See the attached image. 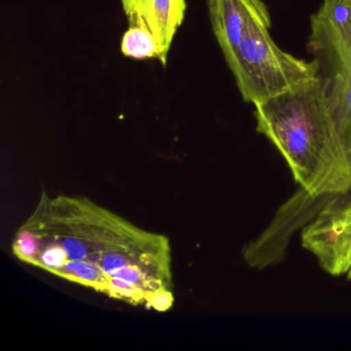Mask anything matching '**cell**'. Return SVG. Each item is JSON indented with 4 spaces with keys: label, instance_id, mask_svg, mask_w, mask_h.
Instances as JSON below:
<instances>
[{
    "label": "cell",
    "instance_id": "9",
    "mask_svg": "<svg viewBox=\"0 0 351 351\" xmlns=\"http://www.w3.org/2000/svg\"><path fill=\"white\" fill-rule=\"evenodd\" d=\"M121 51L127 58L135 60L159 58V48L155 38L147 30L129 26L121 40Z\"/></svg>",
    "mask_w": 351,
    "mask_h": 351
},
{
    "label": "cell",
    "instance_id": "4",
    "mask_svg": "<svg viewBox=\"0 0 351 351\" xmlns=\"http://www.w3.org/2000/svg\"><path fill=\"white\" fill-rule=\"evenodd\" d=\"M301 241L324 272L351 280V190L322 205L302 230Z\"/></svg>",
    "mask_w": 351,
    "mask_h": 351
},
{
    "label": "cell",
    "instance_id": "2",
    "mask_svg": "<svg viewBox=\"0 0 351 351\" xmlns=\"http://www.w3.org/2000/svg\"><path fill=\"white\" fill-rule=\"evenodd\" d=\"M256 131L316 200L351 190V163L332 124L319 75L254 104Z\"/></svg>",
    "mask_w": 351,
    "mask_h": 351
},
{
    "label": "cell",
    "instance_id": "3",
    "mask_svg": "<svg viewBox=\"0 0 351 351\" xmlns=\"http://www.w3.org/2000/svg\"><path fill=\"white\" fill-rule=\"evenodd\" d=\"M270 16L252 24L233 53L226 58L244 101L256 104L319 73L315 60L298 59L271 38Z\"/></svg>",
    "mask_w": 351,
    "mask_h": 351
},
{
    "label": "cell",
    "instance_id": "7",
    "mask_svg": "<svg viewBox=\"0 0 351 351\" xmlns=\"http://www.w3.org/2000/svg\"><path fill=\"white\" fill-rule=\"evenodd\" d=\"M213 34L225 59L241 42L254 22L270 16L262 0H208Z\"/></svg>",
    "mask_w": 351,
    "mask_h": 351
},
{
    "label": "cell",
    "instance_id": "1",
    "mask_svg": "<svg viewBox=\"0 0 351 351\" xmlns=\"http://www.w3.org/2000/svg\"><path fill=\"white\" fill-rule=\"evenodd\" d=\"M12 250L21 262L112 299L159 312L173 306L168 237L85 197L43 193Z\"/></svg>",
    "mask_w": 351,
    "mask_h": 351
},
{
    "label": "cell",
    "instance_id": "6",
    "mask_svg": "<svg viewBox=\"0 0 351 351\" xmlns=\"http://www.w3.org/2000/svg\"><path fill=\"white\" fill-rule=\"evenodd\" d=\"M129 25L147 30L159 48L158 60L167 64L168 53L186 15V0H121Z\"/></svg>",
    "mask_w": 351,
    "mask_h": 351
},
{
    "label": "cell",
    "instance_id": "5",
    "mask_svg": "<svg viewBox=\"0 0 351 351\" xmlns=\"http://www.w3.org/2000/svg\"><path fill=\"white\" fill-rule=\"evenodd\" d=\"M308 51L319 73L351 71V0H324L311 18Z\"/></svg>",
    "mask_w": 351,
    "mask_h": 351
},
{
    "label": "cell",
    "instance_id": "8",
    "mask_svg": "<svg viewBox=\"0 0 351 351\" xmlns=\"http://www.w3.org/2000/svg\"><path fill=\"white\" fill-rule=\"evenodd\" d=\"M332 124L351 163V71L318 73Z\"/></svg>",
    "mask_w": 351,
    "mask_h": 351
}]
</instances>
